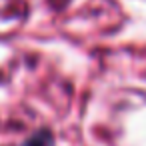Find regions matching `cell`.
<instances>
[{
  "label": "cell",
  "instance_id": "1",
  "mask_svg": "<svg viewBox=\"0 0 146 146\" xmlns=\"http://www.w3.org/2000/svg\"><path fill=\"white\" fill-rule=\"evenodd\" d=\"M26 146H50V134L40 132V134H36L32 140H28Z\"/></svg>",
  "mask_w": 146,
  "mask_h": 146
}]
</instances>
